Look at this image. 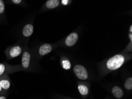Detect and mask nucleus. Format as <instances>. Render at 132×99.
Here are the masks:
<instances>
[{"label":"nucleus","mask_w":132,"mask_h":99,"mask_svg":"<svg viewBox=\"0 0 132 99\" xmlns=\"http://www.w3.org/2000/svg\"><path fill=\"white\" fill-rule=\"evenodd\" d=\"M1 90H2V87H1V84H0V92H1Z\"/></svg>","instance_id":"21"},{"label":"nucleus","mask_w":132,"mask_h":99,"mask_svg":"<svg viewBox=\"0 0 132 99\" xmlns=\"http://www.w3.org/2000/svg\"><path fill=\"white\" fill-rule=\"evenodd\" d=\"M130 33L132 32V26L131 25L130 27Z\"/></svg>","instance_id":"20"},{"label":"nucleus","mask_w":132,"mask_h":99,"mask_svg":"<svg viewBox=\"0 0 132 99\" xmlns=\"http://www.w3.org/2000/svg\"><path fill=\"white\" fill-rule=\"evenodd\" d=\"M21 48L20 46H13L9 50V55L11 58L17 57L18 56H19L21 54Z\"/></svg>","instance_id":"6"},{"label":"nucleus","mask_w":132,"mask_h":99,"mask_svg":"<svg viewBox=\"0 0 132 99\" xmlns=\"http://www.w3.org/2000/svg\"><path fill=\"white\" fill-rule=\"evenodd\" d=\"M14 4H20L21 3V0H12Z\"/></svg>","instance_id":"17"},{"label":"nucleus","mask_w":132,"mask_h":99,"mask_svg":"<svg viewBox=\"0 0 132 99\" xmlns=\"http://www.w3.org/2000/svg\"><path fill=\"white\" fill-rule=\"evenodd\" d=\"M62 66L64 70H69L71 67V62L68 59H63L62 60Z\"/></svg>","instance_id":"12"},{"label":"nucleus","mask_w":132,"mask_h":99,"mask_svg":"<svg viewBox=\"0 0 132 99\" xmlns=\"http://www.w3.org/2000/svg\"><path fill=\"white\" fill-rule=\"evenodd\" d=\"M0 99H6V97L4 96H0Z\"/></svg>","instance_id":"19"},{"label":"nucleus","mask_w":132,"mask_h":99,"mask_svg":"<svg viewBox=\"0 0 132 99\" xmlns=\"http://www.w3.org/2000/svg\"><path fill=\"white\" fill-rule=\"evenodd\" d=\"M125 56L121 54H117L110 58L106 63L108 70L114 71L119 69L125 63Z\"/></svg>","instance_id":"1"},{"label":"nucleus","mask_w":132,"mask_h":99,"mask_svg":"<svg viewBox=\"0 0 132 99\" xmlns=\"http://www.w3.org/2000/svg\"><path fill=\"white\" fill-rule=\"evenodd\" d=\"M30 54L29 52L25 51L23 54L22 56V65L23 68H27L30 65Z\"/></svg>","instance_id":"5"},{"label":"nucleus","mask_w":132,"mask_h":99,"mask_svg":"<svg viewBox=\"0 0 132 99\" xmlns=\"http://www.w3.org/2000/svg\"><path fill=\"white\" fill-rule=\"evenodd\" d=\"M33 30L34 28L33 25H31V24H27L23 27V35L25 37H29L33 34Z\"/></svg>","instance_id":"7"},{"label":"nucleus","mask_w":132,"mask_h":99,"mask_svg":"<svg viewBox=\"0 0 132 99\" xmlns=\"http://www.w3.org/2000/svg\"><path fill=\"white\" fill-rule=\"evenodd\" d=\"M78 88L79 93L81 94L82 96H87V95L88 94L89 89L85 85L80 84L79 85L78 87Z\"/></svg>","instance_id":"10"},{"label":"nucleus","mask_w":132,"mask_h":99,"mask_svg":"<svg viewBox=\"0 0 132 99\" xmlns=\"http://www.w3.org/2000/svg\"><path fill=\"white\" fill-rule=\"evenodd\" d=\"M73 71L75 75L80 80H85L88 77L87 69L81 65H77L74 66Z\"/></svg>","instance_id":"2"},{"label":"nucleus","mask_w":132,"mask_h":99,"mask_svg":"<svg viewBox=\"0 0 132 99\" xmlns=\"http://www.w3.org/2000/svg\"><path fill=\"white\" fill-rule=\"evenodd\" d=\"M68 1L69 0H62V3L63 5H66L68 3Z\"/></svg>","instance_id":"16"},{"label":"nucleus","mask_w":132,"mask_h":99,"mask_svg":"<svg viewBox=\"0 0 132 99\" xmlns=\"http://www.w3.org/2000/svg\"><path fill=\"white\" fill-rule=\"evenodd\" d=\"M125 87L126 89L130 90L132 89V78L130 77L128 78L126 80Z\"/></svg>","instance_id":"13"},{"label":"nucleus","mask_w":132,"mask_h":99,"mask_svg":"<svg viewBox=\"0 0 132 99\" xmlns=\"http://www.w3.org/2000/svg\"><path fill=\"white\" fill-rule=\"evenodd\" d=\"M52 45L48 43H45L41 45L40 47L39 48V53L40 55L44 56L49 54L52 51Z\"/></svg>","instance_id":"4"},{"label":"nucleus","mask_w":132,"mask_h":99,"mask_svg":"<svg viewBox=\"0 0 132 99\" xmlns=\"http://www.w3.org/2000/svg\"><path fill=\"white\" fill-rule=\"evenodd\" d=\"M112 93H113V96L117 98H120L123 97L124 94V92L123 90L118 86L114 87L112 89Z\"/></svg>","instance_id":"8"},{"label":"nucleus","mask_w":132,"mask_h":99,"mask_svg":"<svg viewBox=\"0 0 132 99\" xmlns=\"http://www.w3.org/2000/svg\"><path fill=\"white\" fill-rule=\"evenodd\" d=\"M129 38H130V40L131 42V40H132V35H131V33H130L129 34Z\"/></svg>","instance_id":"18"},{"label":"nucleus","mask_w":132,"mask_h":99,"mask_svg":"<svg viewBox=\"0 0 132 99\" xmlns=\"http://www.w3.org/2000/svg\"><path fill=\"white\" fill-rule=\"evenodd\" d=\"M5 66L3 64H0V76L5 72Z\"/></svg>","instance_id":"15"},{"label":"nucleus","mask_w":132,"mask_h":99,"mask_svg":"<svg viewBox=\"0 0 132 99\" xmlns=\"http://www.w3.org/2000/svg\"><path fill=\"white\" fill-rule=\"evenodd\" d=\"M78 39V34L77 33H75V32L72 33L66 38V45L67 46H69V47L72 46L77 43Z\"/></svg>","instance_id":"3"},{"label":"nucleus","mask_w":132,"mask_h":99,"mask_svg":"<svg viewBox=\"0 0 132 99\" xmlns=\"http://www.w3.org/2000/svg\"><path fill=\"white\" fill-rule=\"evenodd\" d=\"M5 9L4 4L3 0H0V14L3 13Z\"/></svg>","instance_id":"14"},{"label":"nucleus","mask_w":132,"mask_h":99,"mask_svg":"<svg viewBox=\"0 0 132 99\" xmlns=\"http://www.w3.org/2000/svg\"><path fill=\"white\" fill-rule=\"evenodd\" d=\"M0 84H1L2 89L8 90L10 88V82L6 79L0 80Z\"/></svg>","instance_id":"11"},{"label":"nucleus","mask_w":132,"mask_h":99,"mask_svg":"<svg viewBox=\"0 0 132 99\" xmlns=\"http://www.w3.org/2000/svg\"><path fill=\"white\" fill-rule=\"evenodd\" d=\"M59 4V0H48L46 3V7L50 9H55V8L57 7Z\"/></svg>","instance_id":"9"}]
</instances>
